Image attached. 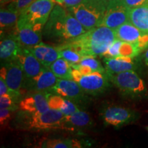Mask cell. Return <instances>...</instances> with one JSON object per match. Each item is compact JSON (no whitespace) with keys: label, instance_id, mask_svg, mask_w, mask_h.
Listing matches in <instances>:
<instances>
[{"label":"cell","instance_id":"6da1fadb","mask_svg":"<svg viewBox=\"0 0 148 148\" xmlns=\"http://www.w3.org/2000/svg\"><path fill=\"white\" fill-rule=\"evenodd\" d=\"M86 31L67 8L58 4L51 11L42 29V36L48 41L60 45L71 41Z\"/></svg>","mask_w":148,"mask_h":148},{"label":"cell","instance_id":"7a4b0ae2","mask_svg":"<svg viewBox=\"0 0 148 148\" xmlns=\"http://www.w3.org/2000/svg\"><path fill=\"white\" fill-rule=\"evenodd\" d=\"M116 39L114 29L101 25L86 30L80 36L63 44L84 56H102Z\"/></svg>","mask_w":148,"mask_h":148},{"label":"cell","instance_id":"3957f363","mask_svg":"<svg viewBox=\"0 0 148 148\" xmlns=\"http://www.w3.org/2000/svg\"><path fill=\"white\" fill-rule=\"evenodd\" d=\"M64 114L60 110L50 108L45 112H30L21 110L15 119L16 127L25 130L47 131L62 130Z\"/></svg>","mask_w":148,"mask_h":148},{"label":"cell","instance_id":"277c9868","mask_svg":"<svg viewBox=\"0 0 148 148\" xmlns=\"http://www.w3.org/2000/svg\"><path fill=\"white\" fill-rule=\"evenodd\" d=\"M108 75L110 82L119 90L123 97L133 100L148 99L147 86L136 71L108 74Z\"/></svg>","mask_w":148,"mask_h":148},{"label":"cell","instance_id":"5b68a950","mask_svg":"<svg viewBox=\"0 0 148 148\" xmlns=\"http://www.w3.org/2000/svg\"><path fill=\"white\" fill-rule=\"evenodd\" d=\"M108 0H82L67 8L86 30L100 26L108 6Z\"/></svg>","mask_w":148,"mask_h":148},{"label":"cell","instance_id":"8992f818","mask_svg":"<svg viewBox=\"0 0 148 148\" xmlns=\"http://www.w3.org/2000/svg\"><path fill=\"white\" fill-rule=\"evenodd\" d=\"M56 3L54 0H34L20 14L16 25H27L42 30Z\"/></svg>","mask_w":148,"mask_h":148},{"label":"cell","instance_id":"52a82bcc","mask_svg":"<svg viewBox=\"0 0 148 148\" xmlns=\"http://www.w3.org/2000/svg\"><path fill=\"white\" fill-rule=\"evenodd\" d=\"M73 79L78 83L80 87L88 95H98L105 92L110 86V81L106 72L94 71L83 75L79 70L72 68Z\"/></svg>","mask_w":148,"mask_h":148},{"label":"cell","instance_id":"ba28073f","mask_svg":"<svg viewBox=\"0 0 148 148\" xmlns=\"http://www.w3.org/2000/svg\"><path fill=\"white\" fill-rule=\"evenodd\" d=\"M101 117L106 125L116 128L136 121L139 117L137 111L120 106H108L101 111Z\"/></svg>","mask_w":148,"mask_h":148},{"label":"cell","instance_id":"9c48e42d","mask_svg":"<svg viewBox=\"0 0 148 148\" xmlns=\"http://www.w3.org/2000/svg\"><path fill=\"white\" fill-rule=\"evenodd\" d=\"M53 93L71 100L76 104L86 103L88 97L84 90L76 81L73 79H59L56 84L52 88Z\"/></svg>","mask_w":148,"mask_h":148},{"label":"cell","instance_id":"30bf717a","mask_svg":"<svg viewBox=\"0 0 148 148\" xmlns=\"http://www.w3.org/2000/svg\"><path fill=\"white\" fill-rule=\"evenodd\" d=\"M0 74V77L4 79L7 86L12 91L21 93L25 77L23 68L17 58L5 62L4 65L1 66Z\"/></svg>","mask_w":148,"mask_h":148},{"label":"cell","instance_id":"8fae6325","mask_svg":"<svg viewBox=\"0 0 148 148\" xmlns=\"http://www.w3.org/2000/svg\"><path fill=\"white\" fill-rule=\"evenodd\" d=\"M116 38L134 43L141 52L148 48V34L143 32L131 23L126 22L114 29Z\"/></svg>","mask_w":148,"mask_h":148},{"label":"cell","instance_id":"7c38bea8","mask_svg":"<svg viewBox=\"0 0 148 148\" xmlns=\"http://www.w3.org/2000/svg\"><path fill=\"white\" fill-rule=\"evenodd\" d=\"M128 21L129 8L120 3L118 0H108L106 13L100 26L103 25L114 30Z\"/></svg>","mask_w":148,"mask_h":148},{"label":"cell","instance_id":"4fadbf2b","mask_svg":"<svg viewBox=\"0 0 148 148\" xmlns=\"http://www.w3.org/2000/svg\"><path fill=\"white\" fill-rule=\"evenodd\" d=\"M48 92L31 91L21 99L18 108L22 111L30 113L45 112L50 109L48 103Z\"/></svg>","mask_w":148,"mask_h":148},{"label":"cell","instance_id":"5bb4252c","mask_svg":"<svg viewBox=\"0 0 148 148\" xmlns=\"http://www.w3.org/2000/svg\"><path fill=\"white\" fill-rule=\"evenodd\" d=\"M58 78L49 68L44 67L38 76L29 81H25L23 87L29 91H51Z\"/></svg>","mask_w":148,"mask_h":148},{"label":"cell","instance_id":"9a60e30c","mask_svg":"<svg viewBox=\"0 0 148 148\" xmlns=\"http://www.w3.org/2000/svg\"><path fill=\"white\" fill-rule=\"evenodd\" d=\"M17 59L21 64L25 77V81H29L38 76L44 69V66L27 48H23Z\"/></svg>","mask_w":148,"mask_h":148},{"label":"cell","instance_id":"2e32d148","mask_svg":"<svg viewBox=\"0 0 148 148\" xmlns=\"http://www.w3.org/2000/svg\"><path fill=\"white\" fill-rule=\"evenodd\" d=\"M16 32L7 35L1 40L0 58L5 62L14 60L18 56L23 49Z\"/></svg>","mask_w":148,"mask_h":148},{"label":"cell","instance_id":"e0dca14e","mask_svg":"<svg viewBox=\"0 0 148 148\" xmlns=\"http://www.w3.org/2000/svg\"><path fill=\"white\" fill-rule=\"evenodd\" d=\"M140 53L141 51L135 44L123 41L116 38L102 56L104 58L125 57L135 58Z\"/></svg>","mask_w":148,"mask_h":148},{"label":"cell","instance_id":"ac0fdd59","mask_svg":"<svg viewBox=\"0 0 148 148\" xmlns=\"http://www.w3.org/2000/svg\"><path fill=\"white\" fill-rule=\"evenodd\" d=\"M135 58L125 57L104 58L103 62L106 73L115 74L127 71H136L139 68V64Z\"/></svg>","mask_w":148,"mask_h":148},{"label":"cell","instance_id":"d6986e66","mask_svg":"<svg viewBox=\"0 0 148 148\" xmlns=\"http://www.w3.org/2000/svg\"><path fill=\"white\" fill-rule=\"evenodd\" d=\"M15 32L22 47L30 48L41 42L42 30L27 25H16Z\"/></svg>","mask_w":148,"mask_h":148},{"label":"cell","instance_id":"ffe728a7","mask_svg":"<svg viewBox=\"0 0 148 148\" xmlns=\"http://www.w3.org/2000/svg\"><path fill=\"white\" fill-rule=\"evenodd\" d=\"M27 49H28L29 51L40 61L42 65L47 68L60 58V52L57 46L52 47L42 42Z\"/></svg>","mask_w":148,"mask_h":148},{"label":"cell","instance_id":"44dd1931","mask_svg":"<svg viewBox=\"0 0 148 148\" xmlns=\"http://www.w3.org/2000/svg\"><path fill=\"white\" fill-rule=\"evenodd\" d=\"M92 124V121L89 114L79 110L73 114L64 116L62 122V130L74 131L90 127Z\"/></svg>","mask_w":148,"mask_h":148},{"label":"cell","instance_id":"7402d4cb","mask_svg":"<svg viewBox=\"0 0 148 148\" xmlns=\"http://www.w3.org/2000/svg\"><path fill=\"white\" fill-rule=\"evenodd\" d=\"M48 103L50 108L60 110L64 115H69L79 110L76 103L56 94L49 93Z\"/></svg>","mask_w":148,"mask_h":148},{"label":"cell","instance_id":"603a6c76","mask_svg":"<svg viewBox=\"0 0 148 148\" xmlns=\"http://www.w3.org/2000/svg\"><path fill=\"white\" fill-rule=\"evenodd\" d=\"M129 19L133 25L148 34V3L129 9Z\"/></svg>","mask_w":148,"mask_h":148},{"label":"cell","instance_id":"cb8c5ba5","mask_svg":"<svg viewBox=\"0 0 148 148\" xmlns=\"http://www.w3.org/2000/svg\"><path fill=\"white\" fill-rule=\"evenodd\" d=\"M48 68L59 79H73L71 64L64 58H58Z\"/></svg>","mask_w":148,"mask_h":148},{"label":"cell","instance_id":"d4e9b609","mask_svg":"<svg viewBox=\"0 0 148 148\" xmlns=\"http://www.w3.org/2000/svg\"><path fill=\"white\" fill-rule=\"evenodd\" d=\"M20 14L10 8H1L0 10V26L1 32L5 29L16 27Z\"/></svg>","mask_w":148,"mask_h":148},{"label":"cell","instance_id":"484cf974","mask_svg":"<svg viewBox=\"0 0 148 148\" xmlns=\"http://www.w3.org/2000/svg\"><path fill=\"white\" fill-rule=\"evenodd\" d=\"M80 142L76 139H46L42 140L40 147L45 148H78L82 147Z\"/></svg>","mask_w":148,"mask_h":148},{"label":"cell","instance_id":"4316f807","mask_svg":"<svg viewBox=\"0 0 148 148\" xmlns=\"http://www.w3.org/2000/svg\"><path fill=\"white\" fill-rule=\"evenodd\" d=\"M57 47L60 52V58H64L71 64H78L84 57V56H82L78 51H75V49L68 46H66L64 44L58 45Z\"/></svg>","mask_w":148,"mask_h":148},{"label":"cell","instance_id":"83f0119b","mask_svg":"<svg viewBox=\"0 0 148 148\" xmlns=\"http://www.w3.org/2000/svg\"><path fill=\"white\" fill-rule=\"evenodd\" d=\"M95 56H85L78 64L87 66L93 72L99 71L102 72V73L106 72V69L103 67L100 62L95 58Z\"/></svg>","mask_w":148,"mask_h":148},{"label":"cell","instance_id":"f1b7e54d","mask_svg":"<svg viewBox=\"0 0 148 148\" xmlns=\"http://www.w3.org/2000/svg\"><path fill=\"white\" fill-rule=\"evenodd\" d=\"M33 1L34 0H10L8 8L16 11L21 14V12L25 10Z\"/></svg>","mask_w":148,"mask_h":148},{"label":"cell","instance_id":"f546056e","mask_svg":"<svg viewBox=\"0 0 148 148\" xmlns=\"http://www.w3.org/2000/svg\"><path fill=\"white\" fill-rule=\"evenodd\" d=\"M14 111L10 108H0V123L1 127H4L8 123Z\"/></svg>","mask_w":148,"mask_h":148},{"label":"cell","instance_id":"4dcf8cb0","mask_svg":"<svg viewBox=\"0 0 148 148\" xmlns=\"http://www.w3.org/2000/svg\"><path fill=\"white\" fill-rule=\"evenodd\" d=\"M118 1L129 9L148 3V0H118Z\"/></svg>","mask_w":148,"mask_h":148},{"label":"cell","instance_id":"1f68e13d","mask_svg":"<svg viewBox=\"0 0 148 148\" xmlns=\"http://www.w3.org/2000/svg\"><path fill=\"white\" fill-rule=\"evenodd\" d=\"M58 4L62 5L66 8H71L79 4L82 0H54Z\"/></svg>","mask_w":148,"mask_h":148},{"label":"cell","instance_id":"d6a6232c","mask_svg":"<svg viewBox=\"0 0 148 148\" xmlns=\"http://www.w3.org/2000/svg\"><path fill=\"white\" fill-rule=\"evenodd\" d=\"M14 92H16L12 91L8 88V86H7L4 79L1 77H0V95H4V94L7 93H14ZM16 93H18V92H16Z\"/></svg>","mask_w":148,"mask_h":148},{"label":"cell","instance_id":"836d02e7","mask_svg":"<svg viewBox=\"0 0 148 148\" xmlns=\"http://www.w3.org/2000/svg\"><path fill=\"white\" fill-rule=\"evenodd\" d=\"M143 61L144 65H145L148 73V48L144 51V53L143 55Z\"/></svg>","mask_w":148,"mask_h":148},{"label":"cell","instance_id":"e575fe53","mask_svg":"<svg viewBox=\"0 0 148 148\" xmlns=\"http://www.w3.org/2000/svg\"><path fill=\"white\" fill-rule=\"evenodd\" d=\"M10 0H1V3H5L6 2H10Z\"/></svg>","mask_w":148,"mask_h":148},{"label":"cell","instance_id":"d590c367","mask_svg":"<svg viewBox=\"0 0 148 148\" xmlns=\"http://www.w3.org/2000/svg\"><path fill=\"white\" fill-rule=\"evenodd\" d=\"M147 130H148V126L147 127Z\"/></svg>","mask_w":148,"mask_h":148}]
</instances>
